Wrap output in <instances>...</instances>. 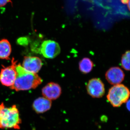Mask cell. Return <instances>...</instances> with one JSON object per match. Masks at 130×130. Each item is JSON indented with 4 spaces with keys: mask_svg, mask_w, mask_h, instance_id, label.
Masks as SVG:
<instances>
[{
    "mask_svg": "<svg viewBox=\"0 0 130 130\" xmlns=\"http://www.w3.org/2000/svg\"><path fill=\"white\" fill-rule=\"evenodd\" d=\"M126 107H127V109L128 110H129L130 109V101L129 100H128L127 102H126Z\"/></svg>",
    "mask_w": 130,
    "mask_h": 130,
    "instance_id": "cell-16",
    "label": "cell"
},
{
    "mask_svg": "<svg viewBox=\"0 0 130 130\" xmlns=\"http://www.w3.org/2000/svg\"><path fill=\"white\" fill-rule=\"evenodd\" d=\"M87 90L90 95L94 98L102 97L105 93V88L102 81L98 78H93L89 81Z\"/></svg>",
    "mask_w": 130,
    "mask_h": 130,
    "instance_id": "cell-6",
    "label": "cell"
},
{
    "mask_svg": "<svg viewBox=\"0 0 130 130\" xmlns=\"http://www.w3.org/2000/svg\"><path fill=\"white\" fill-rule=\"evenodd\" d=\"M51 101L44 97H39L34 101L32 103L33 110L37 113H43L51 108Z\"/></svg>",
    "mask_w": 130,
    "mask_h": 130,
    "instance_id": "cell-10",
    "label": "cell"
},
{
    "mask_svg": "<svg viewBox=\"0 0 130 130\" xmlns=\"http://www.w3.org/2000/svg\"><path fill=\"white\" fill-rule=\"evenodd\" d=\"M130 51H127L123 55L121 59V66L126 71L130 70Z\"/></svg>",
    "mask_w": 130,
    "mask_h": 130,
    "instance_id": "cell-13",
    "label": "cell"
},
{
    "mask_svg": "<svg viewBox=\"0 0 130 130\" xmlns=\"http://www.w3.org/2000/svg\"><path fill=\"white\" fill-rule=\"evenodd\" d=\"M12 48L9 41L6 39L0 40V59H10Z\"/></svg>",
    "mask_w": 130,
    "mask_h": 130,
    "instance_id": "cell-11",
    "label": "cell"
},
{
    "mask_svg": "<svg viewBox=\"0 0 130 130\" xmlns=\"http://www.w3.org/2000/svg\"><path fill=\"white\" fill-rule=\"evenodd\" d=\"M21 122L19 111L16 105L7 107L3 103L0 104L1 129H19Z\"/></svg>",
    "mask_w": 130,
    "mask_h": 130,
    "instance_id": "cell-2",
    "label": "cell"
},
{
    "mask_svg": "<svg viewBox=\"0 0 130 130\" xmlns=\"http://www.w3.org/2000/svg\"><path fill=\"white\" fill-rule=\"evenodd\" d=\"M16 79L10 89L17 91L35 89L41 84L42 78L37 73L30 72L25 70L20 64L16 66Z\"/></svg>",
    "mask_w": 130,
    "mask_h": 130,
    "instance_id": "cell-1",
    "label": "cell"
},
{
    "mask_svg": "<svg viewBox=\"0 0 130 130\" xmlns=\"http://www.w3.org/2000/svg\"><path fill=\"white\" fill-rule=\"evenodd\" d=\"M9 2H11L10 0H0V7L5 6Z\"/></svg>",
    "mask_w": 130,
    "mask_h": 130,
    "instance_id": "cell-14",
    "label": "cell"
},
{
    "mask_svg": "<svg viewBox=\"0 0 130 130\" xmlns=\"http://www.w3.org/2000/svg\"><path fill=\"white\" fill-rule=\"evenodd\" d=\"M17 61L13 58L11 66L5 67L3 66L0 72V82L2 85L11 87L13 85L16 79V66Z\"/></svg>",
    "mask_w": 130,
    "mask_h": 130,
    "instance_id": "cell-4",
    "label": "cell"
},
{
    "mask_svg": "<svg viewBox=\"0 0 130 130\" xmlns=\"http://www.w3.org/2000/svg\"><path fill=\"white\" fill-rule=\"evenodd\" d=\"M93 67L92 61L88 58H84L79 63V69L83 73H89L91 71Z\"/></svg>",
    "mask_w": 130,
    "mask_h": 130,
    "instance_id": "cell-12",
    "label": "cell"
},
{
    "mask_svg": "<svg viewBox=\"0 0 130 130\" xmlns=\"http://www.w3.org/2000/svg\"><path fill=\"white\" fill-rule=\"evenodd\" d=\"M125 74L120 68H111L107 72L106 78L108 82L112 85L119 84L124 80Z\"/></svg>",
    "mask_w": 130,
    "mask_h": 130,
    "instance_id": "cell-9",
    "label": "cell"
},
{
    "mask_svg": "<svg viewBox=\"0 0 130 130\" xmlns=\"http://www.w3.org/2000/svg\"><path fill=\"white\" fill-rule=\"evenodd\" d=\"M42 94L43 97L51 101L56 100L60 96L61 93L60 86L56 83H49L42 90Z\"/></svg>",
    "mask_w": 130,
    "mask_h": 130,
    "instance_id": "cell-8",
    "label": "cell"
},
{
    "mask_svg": "<svg viewBox=\"0 0 130 130\" xmlns=\"http://www.w3.org/2000/svg\"><path fill=\"white\" fill-rule=\"evenodd\" d=\"M42 66L41 59L36 56H25L22 66L30 72L37 73L39 72Z\"/></svg>",
    "mask_w": 130,
    "mask_h": 130,
    "instance_id": "cell-7",
    "label": "cell"
},
{
    "mask_svg": "<svg viewBox=\"0 0 130 130\" xmlns=\"http://www.w3.org/2000/svg\"><path fill=\"white\" fill-rule=\"evenodd\" d=\"M129 96L130 91L128 88L124 85L119 84L109 89L107 98L113 106L118 107L126 102Z\"/></svg>",
    "mask_w": 130,
    "mask_h": 130,
    "instance_id": "cell-3",
    "label": "cell"
},
{
    "mask_svg": "<svg viewBox=\"0 0 130 130\" xmlns=\"http://www.w3.org/2000/svg\"><path fill=\"white\" fill-rule=\"evenodd\" d=\"M123 3L125 4H128V9H129L130 0H122Z\"/></svg>",
    "mask_w": 130,
    "mask_h": 130,
    "instance_id": "cell-15",
    "label": "cell"
},
{
    "mask_svg": "<svg viewBox=\"0 0 130 130\" xmlns=\"http://www.w3.org/2000/svg\"><path fill=\"white\" fill-rule=\"evenodd\" d=\"M60 50L59 44L53 40H46L41 45V53L43 56L48 59L55 58L60 53Z\"/></svg>",
    "mask_w": 130,
    "mask_h": 130,
    "instance_id": "cell-5",
    "label": "cell"
}]
</instances>
